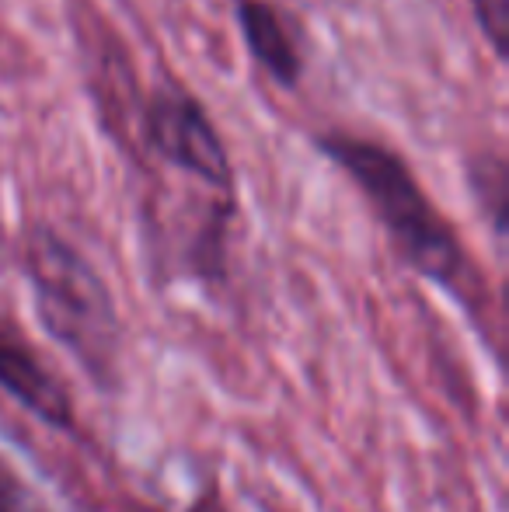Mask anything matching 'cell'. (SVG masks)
I'll return each instance as SVG.
<instances>
[{
  "label": "cell",
  "instance_id": "cell-1",
  "mask_svg": "<svg viewBox=\"0 0 509 512\" xmlns=\"http://www.w3.org/2000/svg\"><path fill=\"white\" fill-rule=\"evenodd\" d=\"M314 147L360 189L370 213L391 237L394 251L419 276L433 279L457 297L468 293V251L398 150L349 129H325L314 136Z\"/></svg>",
  "mask_w": 509,
  "mask_h": 512
},
{
  "label": "cell",
  "instance_id": "cell-2",
  "mask_svg": "<svg viewBox=\"0 0 509 512\" xmlns=\"http://www.w3.org/2000/svg\"><path fill=\"white\" fill-rule=\"evenodd\" d=\"M21 265L46 331L91 377L109 384L119 363V314L98 269L49 227L25 234Z\"/></svg>",
  "mask_w": 509,
  "mask_h": 512
},
{
  "label": "cell",
  "instance_id": "cell-3",
  "mask_svg": "<svg viewBox=\"0 0 509 512\" xmlns=\"http://www.w3.org/2000/svg\"><path fill=\"white\" fill-rule=\"evenodd\" d=\"M143 147L168 168L217 192H234V164L206 105L182 84L154 88L143 102Z\"/></svg>",
  "mask_w": 509,
  "mask_h": 512
},
{
  "label": "cell",
  "instance_id": "cell-4",
  "mask_svg": "<svg viewBox=\"0 0 509 512\" xmlns=\"http://www.w3.org/2000/svg\"><path fill=\"white\" fill-rule=\"evenodd\" d=\"M0 387L11 394L18 405H25L32 415H39L53 429L74 425V405L70 394L56 384L49 366L35 356L28 338L0 317Z\"/></svg>",
  "mask_w": 509,
  "mask_h": 512
},
{
  "label": "cell",
  "instance_id": "cell-5",
  "mask_svg": "<svg viewBox=\"0 0 509 512\" xmlns=\"http://www.w3.org/2000/svg\"><path fill=\"white\" fill-rule=\"evenodd\" d=\"M234 18H238L241 42H245L255 67L283 91L297 88L304 81L307 63L290 18L272 0H238L234 4Z\"/></svg>",
  "mask_w": 509,
  "mask_h": 512
},
{
  "label": "cell",
  "instance_id": "cell-6",
  "mask_svg": "<svg viewBox=\"0 0 509 512\" xmlns=\"http://www.w3.org/2000/svg\"><path fill=\"white\" fill-rule=\"evenodd\" d=\"M471 182L478 185V196L489 206V216L496 223V234H503L506 223V161L503 154H482V168H471ZM478 199V203H482Z\"/></svg>",
  "mask_w": 509,
  "mask_h": 512
},
{
  "label": "cell",
  "instance_id": "cell-7",
  "mask_svg": "<svg viewBox=\"0 0 509 512\" xmlns=\"http://www.w3.org/2000/svg\"><path fill=\"white\" fill-rule=\"evenodd\" d=\"M475 25L482 28L485 42L492 46L496 60H506L509 46V0H468Z\"/></svg>",
  "mask_w": 509,
  "mask_h": 512
},
{
  "label": "cell",
  "instance_id": "cell-8",
  "mask_svg": "<svg viewBox=\"0 0 509 512\" xmlns=\"http://www.w3.org/2000/svg\"><path fill=\"white\" fill-rule=\"evenodd\" d=\"M0 512H46V506L11 471L0 467Z\"/></svg>",
  "mask_w": 509,
  "mask_h": 512
},
{
  "label": "cell",
  "instance_id": "cell-9",
  "mask_svg": "<svg viewBox=\"0 0 509 512\" xmlns=\"http://www.w3.org/2000/svg\"><path fill=\"white\" fill-rule=\"evenodd\" d=\"M192 512H227L224 502L217 499V495H206V499H199L196 506H192Z\"/></svg>",
  "mask_w": 509,
  "mask_h": 512
}]
</instances>
